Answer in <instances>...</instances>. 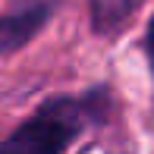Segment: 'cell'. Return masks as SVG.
<instances>
[{
	"instance_id": "6da1fadb",
	"label": "cell",
	"mask_w": 154,
	"mask_h": 154,
	"mask_svg": "<svg viewBox=\"0 0 154 154\" xmlns=\"http://www.w3.org/2000/svg\"><path fill=\"white\" fill-rule=\"evenodd\" d=\"M110 91L104 85L85 94H57L47 97L35 116L10 132L0 142V154H66L88 123H101L107 116Z\"/></svg>"
},
{
	"instance_id": "7a4b0ae2",
	"label": "cell",
	"mask_w": 154,
	"mask_h": 154,
	"mask_svg": "<svg viewBox=\"0 0 154 154\" xmlns=\"http://www.w3.org/2000/svg\"><path fill=\"white\" fill-rule=\"evenodd\" d=\"M57 0H19L10 13H0V57L25 47L47 25Z\"/></svg>"
},
{
	"instance_id": "3957f363",
	"label": "cell",
	"mask_w": 154,
	"mask_h": 154,
	"mask_svg": "<svg viewBox=\"0 0 154 154\" xmlns=\"http://www.w3.org/2000/svg\"><path fill=\"white\" fill-rule=\"evenodd\" d=\"M88 3H91V29L110 38L132 19L142 0H88Z\"/></svg>"
},
{
	"instance_id": "277c9868",
	"label": "cell",
	"mask_w": 154,
	"mask_h": 154,
	"mask_svg": "<svg viewBox=\"0 0 154 154\" xmlns=\"http://www.w3.org/2000/svg\"><path fill=\"white\" fill-rule=\"evenodd\" d=\"M145 54H148V66H151V75H154V16L148 22V35H145Z\"/></svg>"
}]
</instances>
